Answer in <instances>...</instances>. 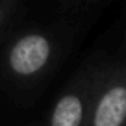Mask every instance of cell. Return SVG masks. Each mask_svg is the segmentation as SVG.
<instances>
[{
	"instance_id": "3957f363",
	"label": "cell",
	"mask_w": 126,
	"mask_h": 126,
	"mask_svg": "<svg viewBox=\"0 0 126 126\" xmlns=\"http://www.w3.org/2000/svg\"><path fill=\"white\" fill-rule=\"evenodd\" d=\"M94 78H83L58 96L48 117V126H85L91 96L94 91Z\"/></svg>"
},
{
	"instance_id": "6da1fadb",
	"label": "cell",
	"mask_w": 126,
	"mask_h": 126,
	"mask_svg": "<svg viewBox=\"0 0 126 126\" xmlns=\"http://www.w3.org/2000/svg\"><path fill=\"white\" fill-rule=\"evenodd\" d=\"M85 126H126V71L96 80Z\"/></svg>"
},
{
	"instance_id": "7a4b0ae2",
	"label": "cell",
	"mask_w": 126,
	"mask_h": 126,
	"mask_svg": "<svg viewBox=\"0 0 126 126\" xmlns=\"http://www.w3.org/2000/svg\"><path fill=\"white\" fill-rule=\"evenodd\" d=\"M52 41L45 33L30 32L20 35L9 47L6 65L11 76L17 80H30L47 69L52 59Z\"/></svg>"
},
{
	"instance_id": "277c9868",
	"label": "cell",
	"mask_w": 126,
	"mask_h": 126,
	"mask_svg": "<svg viewBox=\"0 0 126 126\" xmlns=\"http://www.w3.org/2000/svg\"><path fill=\"white\" fill-rule=\"evenodd\" d=\"M11 2L13 0H2V2H0V24L4 22L6 15H8L9 9H11Z\"/></svg>"
}]
</instances>
